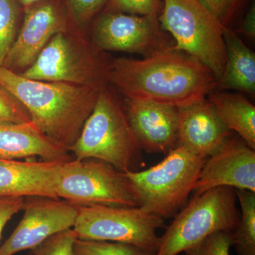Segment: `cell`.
Returning <instances> with one entry per match:
<instances>
[{"mask_svg":"<svg viewBox=\"0 0 255 255\" xmlns=\"http://www.w3.org/2000/svg\"><path fill=\"white\" fill-rule=\"evenodd\" d=\"M108 84L125 98L179 108L206 99L217 90L218 80L204 64L172 46L143 59L111 60Z\"/></svg>","mask_w":255,"mask_h":255,"instance_id":"6da1fadb","label":"cell"},{"mask_svg":"<svg viewBox=\"0 0 255 255\" xmlns=\"http://www.w3.org/2000/svg\"><path fill=\"white\" fill-rule=\"evenodd\" d=\"M0 85L17 99L31 122L50 140L68 151L80 136L102 88L30 80L3 66Z\"/></svg>","mask_w":255,"mask_h":255,"instance_id":"7a4b0ae2","label":"cell"},{"mask_svg":"<svg viewBox=\"0 0 255 255\" xmlns=\"http://www.w3.org/2000/svg\"><path fill=\"white\" fill-rule=\"evenodd\" d=\"M141 151L115 92L109 84L102 87L69 152L75 159H99L125 173L144 165Z\"/></svg>","mask_w":255,"mask_h":255,"instance_id":"3957f363","label":"cell"},{"mask_svg":"<svg viewBox=\"0 0 255 255\" xmlns=\"http://www.w3.org/2000/svg\"><path fill=\"white\" fill-rule=\"evenodd\" d=\"M206 159L177 146L150 168L124 174L131 183L139 208L169 219L185 205Z\"/></svg>","mask_w":255,"mask_h":255,"instance_id":"277c9868","label":"cell"},{"mask_svg":"<svg viewBox=\"0 0 255 255\" xmlns=\"http://www.w3.org/2000/svg\"><path fill=\"white\" fill-rule=\"evenodd\" d=\"M111 60L71 27L52 37L34 63L19 75L38 81L101 88L108 85Z\"/></svg>","mask_w":255,"mask_h":255,"instance_id":"5b68a950","label":"cell"},{"mask_svg":"<svg viewBox=\"0 0 255 255\" xmlns=\"http://www.w3.org/2000/svg\"><path fill=\"white\" fill-rule=\"evenodd\" d=\"M236 189L219 187L193 195L159 238L155 255H178L215 233L232 232L241 212Z\"/></svg>","mask_w":255,"mask_h":255,"instance_id":"8992f818","label":"cell"},{"mask_svg":"<svg viewBox=\"0 0 255 255\" xmlns=\"http://www.w3.org/2000/svg\"><path fill=\"white\" fill-rule=\"evenodd\" d=\"M158 20L173 37L174 49L199 60L221 78L226 63V27L198 0H164Z\"/></svg>","mask_w":255,"mask_h":255,"instance_id":"52a82bcc","label":"cell"},{"mask_svg":"<svg viewBox=\"0 0 255 255\" xmlns=\"http://www.w3.org/2000/svg\"><path fill=\"white\" fill-rule=\"evenodd\" d=\"M57 194L78 206L139 207L124 172L99 159L74 158L61 163Z\"/></svg>","mask_w":255,"mask_h":255,"instance_id":"ba28073f","label":"cell"},{"mask_svg":"<svg viewBox=\"0 0 255 255\" xmlns=\"http://www.w3.org/2000/svg\"><path fill=\"white\" fill-rule=\"evenodd\" d=\"M73 227L78 239L127 243L156 253L164 219L139 207L78 206Z\"/></svg>","mask_w":255,"mask_h":255,"instance_id":"9c48e42d","label":"cell"},{"mask_svg":"<svg viewBox=\"0 0 255 255\" xmlns=\"http://www.w3.org/2000/svg\"><path fill=\"white\" fill-rule=\"evenodd\" d=\"M162 30L157 16L106 11L96 19L90 41L101 51L137 53L145 58L172 46Z\"/></svg>","mask_w":255,"mask_h":255,"instance_id":"30bf717a","label":"cell"},{"mask_svg":"<svg viewBox=\"0 0 255 255\" xmlns=\"http://www.w3.org/2000/svg\"><path fill=\"white\" fill-rule=\"evenodd\" d=\"M22 219L11 236L0 247V255H14L32 250L55 233L72 228L78 206L60 199L25 198Z\"/></svg>","mask_w":255,"mask_h":255,"instance_id":"8fae6325","label":"cell"},{"mask_svg":"<svg viewBox=\"0 0 255 255\" xmlns=\"http://www.w3.org/2000/svg\"><path fill=\"white\" fill-rule=\"evenodd\" d=\"M23 11L22 25L2 65L18 74L34 63L52 37L73 27L61 0H41Z\"/></svg>","mask_w":255,"mask_h":255,"instance_id":"7c38bea8","label":"cell"},{"mask_svg":"<svg viewBox=\"0 0 255 255\" xmlns=\"http://www.w3.org/2000/svg\"><path fill=\"white\" fill-rule=\"evenodd\" d=\"M219 187L255 192V151L240 137H230L205 163L192 192L199 195Z\"/></svg>","mask_w":255,"mask_h":255,"instance_id":"4fadbf2b","label":"cell"},{"mask_svg":"<svg viewBox=\"0 0 255 255\" xmlns=\"http://www.w3.org/2000/svg\"><path fill=\"white\" fill-rule=\"evenodd\" d=\"M124 112L142 150L167 154L177 145V107L150 101L125 98Z\"/></svg>","mask_w":255,"mask_h":255,"instance_id":"5bb4252c","label":"cell"},{"mask_svg":"<svg viewBox=\"0 0 255 255\" xmlns=\"http://www.w3.org/2000/svg\"><path fill=\"white\" fill-rule=\"evenodd\" d=\"M177 145L207 159L231 137V130L207 100L179 107Z\"/></svg>","mask_w":255,"mask_h":255,"instance_id":"9a60e30c","label":"cell"},{"mask_svg":"<svg viewBox=\"0 0 255 255\" xmlns=\"http://www.w3.org/2000/svg\"><path fill=\"white\" fill-rule=\"evenodd\" d=\"M60 164L43 160L0 159V196L59 199L57 187Z\"/></svg>","mask_w":255,"mask_h":255,"instance_id":"2e32d148","label":"cell"},{"mask_svg":"<svg viewBox=\"0 0 255 255\" xmlns=\"http://www.w3.org/2000/svg\"><path fill=\"white\" fill-rule=\"evenodd\" d=\"M40 157L46 162H65L70 152L50 140L36 124L0 122V159Z\"/></svg>","mask_w":255,"mask_h":255,"instance_id":"e0dca14e","label":"cell"},{"mask_svg":"<svg viewBox=\"0 0 255 255\" xmlns=\"http://www.w3.org/2000/svg\"><path fill=\"white\" fill-rule=\"evenodd\" d=\"M226 63L217 90H234L254 95L255 54L232 31L225 28Z\"/></svg>","mask_w":255,"mask_h":255,"instance_id":"ac0fdd59","label":"cell"},{"mask_svg":"<svg viewBox=\"0 0 255 255\" xmlns=\"http://www.w3.org/2000/svg\"><path fill=\"white\" fill-rule=\"evenodd\" d=\"M223 122L255 150V107L238 94L214 90L207 96Z\"/></svg>","mask_w":255,"mask_h":255,"instance_id":"d6986e66","label":"cell"},{"mask_svg":"<svg viewBox=\"0 0 255 255\" xmlns=\"http://www.w3.org/2000/svg\"><path fill=\"white\" fill-rule=\"evenodd\" d=\"M241 207V218L231 232L238 255H255V192L236 189Z\"/></svg>","mask_w":255,"mask_h":255,"instance_id":"ffe728a7","label":"cell"},{"mask_svg":"<svg viewBox=\"0 0 255 255\" xmlns=\"http://www.w3.org/2000/svg\"><path fill=\"white\" fill-rule=\"evenodd\" d=\"M21 8L17 0H0V66L17 36Z\"/></svg>","mask_w":255,"mask_h":255,"instance_id":"44dd1931","label":"cell"},{"mask_svg":"<svg viewBox=\"0 0 255 255\" xmlns=\"http://www.w3.org/2000/svg\"><path fill=\"white\" fill-rule=\"evenodd\" d=\"M76 255H155L153 252L146 251L127 243L117 242L89 241L77 239L75 242Z\"/></svg>","mask_w":255,"mask_h":255,"instance_id":"7402d4cb","label":"cell"},{"mask_svg":"<svg viewBox=\"0 0 255 255\" xmlns=\"http://www.w3.org/2000/svg\"><path fill=\"white\" fill-rule=\"evenodd\" d=\"M110 0H63L70 22L73 27L86 26L95 15L108 4Z\"/></svg>","mask_w":255,"mask_h":255,"instance_id":"603a6c76","label":"cell"},{"mask_svg":"<svg viewBox=\"0 0 255 255\" xmlns=\"http://www.w3.org/2000/svg\"><path fill=\"white\" fill-rule=\"evenodd\" d=\"M77 239L73 228H69L47 238L31 251L33 255H76L74 246Z\"/></svg>","mask_w":255,"mask_h":255,"instance_id":"cb8c5ba5","label":"cell"},{"mask_svg":"<svg viewBox=\"0 0 255 255\" xmlns=\"http://www.w3.org/2000/svg\"><path fill=\"white\" fill-rule=\"evenodd\" d=\"M233 246L231 232L215 233L184 252L186 255H230Z\"/></svg>","mask_w":255,"mask_h":255,"instance_id":"d4e9b609","label":"cell"},{"mask_svg":"<svg viewBox=\"0 0 255 255\" xmlns=\"http://www.w3.org/2000/svg\"><path fill=\"white\" fill-rule=\"evenodd\" d=\"M107 11L140 16H157L160 13V0H110Z\"/></svg>","mask_w":255,"mask_h":255,"instance_id":"484cf974","label":"cell"},{"mask_svg":"<svg viewBox=\"0 0 255 255\" xmlns=\"http://www.w3.org/2000/svg\"><path fill=\"white\" fill-rule=\"evenodd\" d=\"M30 121L27 110L17 99L0 85V122L23 123Z\"/></svg>","mask_w":255,"mask_h":255,"instance_id":"4316f807","label":"cell"},{"mask_svg":"<svg viewBox=\"0 0 255 255\" xmlns=\"http://www.w3.org/2000/svg\"><path fill=\"white\" fill-rule=\"evenodd\" d=\"M208 11L227 27L228 21L236 9L238 0H198Z\"/></svg>","mask_w":255,"mask_h":255,"instance_id":"83f0119b","label":"cell"},{"mask_svg":"<svg viewBox=\"0 0 255 255\" xmlns=\"http://www.w3.org/2000/svg\"><path fill=\"white\" fill-rule=\"evenodd\" d=\"M25 198L0 196V239L6 225L11 218L23 211Z\"/></svg>","mask_w":255,"mask_h":255,"instance_id":"f1b7e54d","label":"cell"},{"mask_svg":"<svg viewBox=\"0 0 255 255\" xmlns=\"http://www.w3.org/2000/svg\"><path fill=\"white\" fill-rule=\"evenodd\" d=\"M241 31L245 36L255 40V4L252 3L242 23Z\"/></svg>","mask_w":255,"mask_h":255,"instance_id":"f546056e","label":"cell"},{"mask_svg":"<svg viewBox=\"0 0 255 255\" xmlns=\"http://www.w3.org/2000/svg\"><path fill=\"white\" fill-rule=\"evenodd\" d=\"M40 1H41V0H17L18 2L21 5L23 10L27 9L32 5L36 4V3Z\"/></svg>","mask_w":255,"mask_h":255,"instance_id":"4dcf8cb0","label":"cell"}]
</instances>
